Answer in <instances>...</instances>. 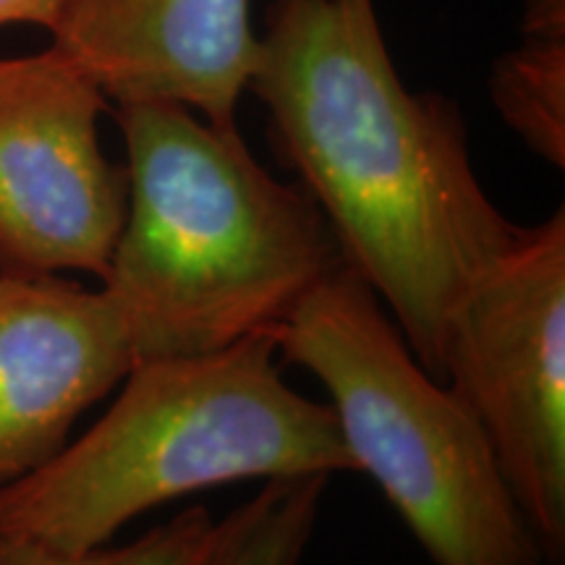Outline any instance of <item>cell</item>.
Returning a JSON list of instances; mask_svg holds the SVG:
<instances>
[{"mask_svg": "<svg viewBox=\"0 0 565 565\" xmlns=\"http://www.w3.org/2000/svg\"><path fill=\"white\" fill-rule=\"evenodd\" d=\"M249 89L343 263L443 383L450 317L524 233L479 183L458 105L401 82L374 0H273Z\"/></svg>", "mask_w": 565, "mask_h": 565, "instance_id": "cell-1", "label": "cell"}, {"mask_svg": "<svg viewBox=\"0 0 565 565\" xmlns=\"http://www.w3.org/2000/svg\"><path fill=\"white\" fill-rule=\"evenodd\" d=\"M116 121L129 207L100 282L137 362L270 333L343 265L307 189L267 173L238 129L168 103L116 105Z\"/></svg>", "mask_w": 565, "mask_h": 565, "instance_id": "cell-2", "label": "cell"}, {"mask_svg": "<svg viewBox=\"0 0 565 565\" xmlns=\"http://www.w3.org/2000/svg\"><path fill=\"white\" fill-rule=\"evenodd\" d=\"M118 387L87 433L0 487V534L87 553L192 492L356 471L333 408L282 380L270 333L194 356L145 359Z\"/></svg>", "mask_w": 565, "mask_h": 565, "instance_id": "cell-3", "label": "cell"}, {"mask_svg": "<svg viewBox=\"0 0 565 565\" xmlns=\"http://www.w3.org/2000/svg\"><path fill=\"white\" fill-rule=\"evenodd\" d=\"M320 380L356 471L435 565H545L479 422L435 380L370 282L341 265L270 330Z\"/></svg>", "mask_w": 565, "mask_h": 565, "instance_id": "cell-4", "label": "cell"}, {"mask_svg": "<svg viewBox=\"0 0 565 565\" xmlns=\"http://www.w3.org/2000/svg\"><path fill=\"white\" fill-rule=\"evenodd\" d=\"M443 383L479 422L545 565L565 563V212L524 228L450 317Z\"/></svg>", "mask_w": 565, "mask_h": 565, "instance_id": "cell-5", "label": "cell"}, {"mask_svg": "<svg viewBox=\"0 0 565 565\" xmlns=\"http://www.w3.org/2000/svg\"><path fill=\"white\" fill-rule=\"evenodd\" d=\"M108 103L55 45L0 55V270L105 278L129 207L100 145Z\"/></svg>", "mask_w": 565, "mask_h": 565, "instance_id": "cell-6", "label": "cell"}, {"mask_svg": "<svg viewBox=\"0 0 565 565\" xmlns=\"http://www.w3.org/2000/svg\"><path fill=\"white\" fill-rule=\"evenodd\" d=\"M137 364L105 288L0 270V487L53 461Z\"/></svg>", "mask_w": 565, "mask_h": 565, "instance_id": "cell-7", "label": "cell"}, {"mask_svg": "<svg viewBox=\"0 0 565 565\" xmlns=\"http://www.w3.org/2000/svg\"><path fill=\"white\" fill-rule=\"evenodd\" d=\"M47 32L110 103L181 105L238 129L259 61L249 0H66Z\"/></svg>", "mask_w": 565, "mask_h": 565, "instance_id": "cell-8", "label": "cell"}, {"mask_svg": "<svg viewBox=\"0 0 565 565\" xmlns=\"http://www.w3.org/2000/svg\"><path fill=\"white\" fill-rule=\"evenodd\" d=\"M490 100L547 166L565 168V26L521 24L519 47L490 68Z\"/></svg>", "mask_w": 565, "mask_h": 565, "instance_id": "cell-9", "label": "cell"}, {"mask_svg": "<svg viewBox=\"0 0 565 565\" xmlns=\"http://www.w3.org/2000/svg\"><path fill=\"white\" fill-rule=\"evenodd\" d=\"M330 477L270 479L217 521L202 565H299L312 540Z\"/></svg>", "mask_w": 565, "mask_h": 565, "instance_id": "cell-10", "label": "cell"}, {"mask_svg": "<svg viewBox=\"0 0 565 565\" xmlns=\"http://www.w3.org/2000/svg\"><path fill=\"white\" fill-rule=\"evenodd\" d=\"M217 521L204 505L171 515L121 547L63 553L38 542L0 534V565H202L215 542Z\"/></svg>", "mask_w": 565, "mask_h": 565, "instance_id": "cell-11", "label": "cell"}, {"mask_svg": "<svg viewBox=\"0 0 565 565\" xmlns=\"http://www.w3.org/2000/svg\"><path fill=\"white\" fill-rule=\"evenodd\" d=\"M66 0H0V26L34 24L51 30Z\"/></svg>", "mask_w": 565, "mask_h": 565, "instance_id": "cell-12", "label": "cell"}]
</instances>
